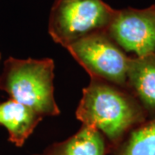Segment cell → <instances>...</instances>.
<instances>
[{
    "mask_svg": "<svg viewBox=\"0 0 155 155\" xmlns=\"http://www.w3.org/2000/svg\"><path fill=\"white\" fill-rule=\"evenodd\" d=\"M0 61H1V53H0Z\"/></svg>",
    "mask_w": 155,
    "mask_h": 155,
    "instance_id": "cell-10",
    "label": "cell"
},
{
    "mask_svg": "<svg viewBox=\"0 0 155 155\" xmlns=\"http://www.w3.org/2000/svg\"><path fill=\"white\" fill-rule=\"evenodd\" d=\"M42 119L36 111L11 98L0 104V125L5 127L9 140L17 147L24 145Z\"/></svg>",
    "mask_w": 155,
    "mask_h": 155,
    "instance_id": "cell-7",
    "label": "cell"
},
{
    "mask_svg": "<svg viewBox=\"0 0 155 155\" xmlns=\"http://www.w3.org/2000/svg\"><path fill=\"white\" fill-rule=\"evenodd\" d=\"M115 148V155H155V117L134 127Z\"/></svg>",
    "mask_w": 155,
    "mask_h": 155,
    "instance_id": "cell-9",
    "label": "cell"
},
{
    "mask_svg": "<svg viewBox=\"0 0 155 155\" xmlns=\"http://www.w3.org/2000/svg\"><path fill=\"white\" fill-rule=\"evenodd\" d=\"M115 12L103 0H55L48 33L55 43L66 48L91 34L106 31Z\"/></svg>",
    "mask_w": 155,
    "mask_h": 155,
    "instance_id": "cell-3",
    "label": "cell"
},
{
    "mask_svg": "<svg viewBox=\"0 0 155 155\" xmlns=\"http://www.w3.org/2000/svg\"><path fill=\"white\" fill-rule=\"evenodd\" d=\"M66 49L88 72L91 78L127 89L130 56L117 46L106 31L85 36L68 45Z\"/></svg>",
    "mask_w": 155,
    "mask_h": 155,
    "instance_id": "cell-4",
    "label": "cell"
},
{
    "mask_svg": "<svg viewBox=\"0 0 155 155\" xmlns=\"http://www.w3.org/2000/svg\"><path fill=\"white\" fill-rule=\"evenodd\" d=\"M54 61L50 58L9 57L0 74V90L43 116H56L61 110L54 98Z\"/></svg>",
    "mask_w": 155,
    "mask_h": 155,
    "instance_id": "cell-2",
    "label": "cell"
},
{
    "mask_svg": "<svg viewBox=\"0 0 155 155\" xmlns=\"http://www.w3.org/2000/svg\"><path fill=\"white\" fill-rule=\"evenodd\" d=\"M76 117L82 124L99 130L115 147L147 119L142 106L127 89L96 78H91L83 89Z\"/></svg>",
    "mask_w": 155,
    "mask_h": 155,
    "instance_id": "cell-1",
    "label": "cell"
},
{
    "mask_svg": "<svg viewBox=\"0 0 155 155\" xmlns=\"http://www.w3.org/2000/svg\"><path fill=\"white\" fill-rule=\"evenodd\" d=\"M107 144L103 134L95 127L82 124L77 133L51 146L41 155H106Z\"/></svg>",
    "mask_w": 155,
    "mask_h": 155,
    "instance_id": "cell-8",
    "label": "cell"
},
{
    "mask_svg": "<svg viewBox=\"0 0 155 155\" xmlns=\"http://www.w3.org/2000/svg\"><path fill=\"white\" fill-rule=\"evenodd\" d=\"M127 89L142 106L147 119L155 117V54L130 56Z\"/></svg>",
    "mask_w": 155,
    "mask_h": 155,
    "instance_id": "cell-6",
    "label": "cell"
},
{
    "mask_svg": "<svg viewBox=\"0 0 155 155\" xmlns=\"http://www.w3.org/2000/svg\"><path fill=\"white\" fill-rule=\"evenodd\" d=\"M153 6H154V7H155V4H154V5H153Z\"/></svg>",
    "mask_w": 155,
    "mask_h": 155,
    "instance_id": "cell-11",
    "label": "cell"
},
{
    "mask_svg": "<svg viewBox=\"0 0 155 155\" xmlns=\"http://www.w3.org/2000/svg\"><path fill=\"white\" fill-rule=\"evenodd\" d=\"M106 33L125 53L155 54V7L116 10Z\"/></svg>",
    "mask_w": 155,
    "mask_h": 155,
    "instance_id": "cell-5",
    "label": "cell"
}]
</instances>
